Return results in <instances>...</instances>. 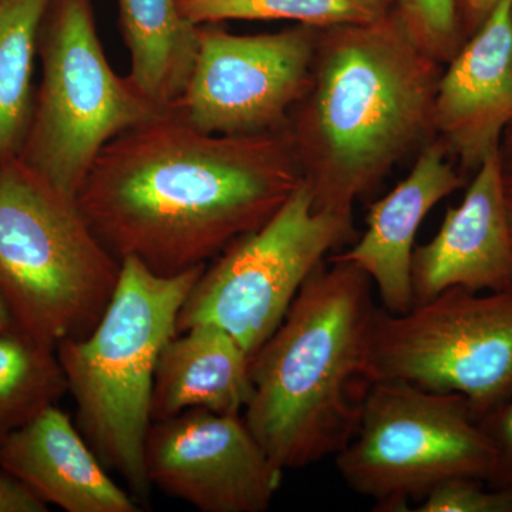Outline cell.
<instances>
[{"label":"cell","mask_w":512,"mask_h":512,"mask_svg":"<svg viewBox=\"0 0 512 512\" xmlns=\"http://www.w3.org/2000/svg\"><path fill=\"white\" fill-rule=\"evenodd\" d=\"M53 0H0V165L19 156L35 92L43 22Z\"/></svg>","instance_id":"18"},{"label":"cell","mask_w":512,"mask_h":512,"mask_svg":"<svg viewBox=\"0 0 512 512\" xmlns=\"http://www.w3.org/2000/svg\"><path fill=\"white\" fill-rule=\"evenodd\" d=\"M319 29L234 35L200 26L190 82L170 113L202 133H281L311 82Z\"/></svg>","instance_id":"10"},{"label":"cell","mask_w":512,"mask_h":512,"mask_svg":"<svg viewBox=\"0 0 512 512\" xmlns=\"http://www.w3.org/2000/svg\"><path fill=\"white\" fill-rule=\"evenodd\" d=\"M352 232V218L318 210L302 180L271 220L205 266L178 315L177 332L212 323L254 356L323 258Z\"/></svg>","instance_id":"8"},{"label":"cell","mask_w":512,"mask_h":512,"mask_svg":"<svg viewBox=\"0 0 512 512\" xmlns=\"http://www.w3.org/2000/svg\"><path fill=\"white\" fill-rule=\"evenodd\" d=\"M497 453L495 467L485 481L490 487L512 491V399L480 419Z\"/></svg>","instance_id":"23"},{"label":"cell","mask_w":512,"mask_h":512,"mask_svg":"<svg viewBox=\"0 0 512 512\" xmlns=\"http://www.w3.org/2000/svg\"><path fill=\"white\" fill-rule=\"evenodd\" d=\"M495 460L463 396L403 380L370 384L355 433L335 456L343 481L383 511H403L448 478L487 481Z\"/></svg>","instance_id":"7"},{"label":"cell","mask_w":512,"mask_h":512,"mask_svg":"<svg viewBox=\"0 0 512 512\" xmlns=\"http://www.w3.org/2000/svg\"><path fill=\"white\" fill-rule=\"evenodd\" d=\"M124 43L130 53L128 80L164 113L190 82L200 26L181 10L180 0H119Z\"/></svg>","instance_id":"17"},{"label":"cell","mask_w":512,"mask_h":512,"mask_svg":"<svg viewBox=\"0 0 512 512\" xmlns=\"http://www.w3.org/2000/svg\"><path fill=\"white\" fill-rule=\"evenodd\" d=\"M500 0H457L458 18L464 39L480 29Z\"/></svg>","instance_id":"25"},{"label":"cell","mask_w":512,"mask_h":512,"mask_svg":"<svg viewBox=\"0 0 512 512\" xmlns=\"http://www.w3.org/2000/svg\"><path fill=\"white\" fill-rule=\"evenodd\" d=\"M143 458L151 487L201 512H265L284 476L242 414L204 409L153 421Z\"/></svg>","instance_id":"11"},{"label":"cell","mask_w":512,"mask_h":512,"mask_svg":"<svg viewBox=\"0 0 512 512\" xmlns=\"http://www.w3.org/2000/svg\"><path fill=\"white\" fill-rule=\"evenodd\" d=\"M42 80L19 158L76 198L100 151L164 111L111 69L93 0H53L39 40Z\"/></svg>","instance_id":"6"},{"label":"cell","mask_w":512,"mask_h":512,"mask_svg":"<svg viewBox=\"0 0 512 512\" xmlns=\"http://www.w3.org/2000/svg\"><path fill=\"white\" fill-rule=\"evenodd\" d=\"M66 393L55 348L15 326L0 332V446Z\"/></svg>","instance_id":"19"},{"label":"cell","mask_w":512,"mask_h":512,"mask_svg":"<svg viewBox=\"0 0 512 512\" xmlns=\"http://www.w3.org/2000/svg\"><path fill=\"white\" fill-rule=\"evenodd\" d=\"M394 13L413 42L431 59L450 62L464 45L457 0H396Z\"/></svg>","instance_id":"21"},{"label":"cell","mask_w":512,"mask_h":512,"mask_svg":"<svg viewBox=\"0 0 512 512\" xmlns=\"http://www.w3.org/2000/svg\"><path fill=\"white\" fill-rule=\"evenodd\" d=\"M447 64L434 97V133L464 173L477 171L512 123L511 0H500Z\"/></svg>","instance_id":"12"},{"label":"cell","mask_w":512,"mask_h":512,"mask_svg":"<svg viewBox=\"0 0 512 512\" xmlns=\"http://www.w3.org/2000/svg\"><path fill=\"white\" fill-rule=\"evenodd\" d=\"M372 281L349 262L320 265L251 357L245 423L282 470L336 456L369 389L377 311Z\"/></svg>","instance_id":"3"},{"label":"cell","mask_w":512,"mask_h":512,"mask_svg":"<svg viewBox=\"0 0 512 512\" xmlns=\"http://www.w3.org/2000/svg\"><path fill=\"white\" fill-rule=\"evenodd\" d=\"M205 266L161 276L137 261H121L116 292L92 332L56 348L76 424L109 471L124 478L138 503L151 485L144 441L158 357L177 335V320Z\"/></svg>","instance_id":"4"},{"label":"cell","mask_w":512,"mask_h":512,"mask_svg":"<svg viewBox=\"0 0 512 512\" xmlns=\"http://www.w3.org/2000/svg\"><path fill=\"white\" fill-rule=\"evenodd\" d=\"M412 282L416 303L451 288H512V234L500 150L485 158L461 204L448 208L436 237L414 248Z\"/></svg>","instance_id":"13"},{"label":"cell","mask_w":512,"mask_h":512,"mask_svg":"<svg viewBox=\"0 0 512 512\" xmlns=\"http://www.w3.org/2000/svg\"><path fill=\"white\" fill-rule=\"evenodd\" d=\"M47 504L0 468V512H46Z\"/></svg>","instance_id":"24"},{"label":"cell","mask_w":512,"mask_h":512,"mask_svg":"<svg viewBox=\"0 0 512 512\" xmlns=\"http://www.w3.org/2000/svg\"><path fill=\"white\" fill-rule=\"evenodd\" d=\"M396 0H180L195 25L225 20H293L315 29L375 22Z\"/></svg>","instance_id":"20"},{"label":"cell","mask_w":512,"mask_h":512,"mask_svg":"<svg viewBox=\"0 0 512 512\" xmlns=\"http://www.w3.org/2000/svg\"><path fill=\"white\" fill-rule=\"evenodd\" d=\"M440 77L394 10L319 29L311 82L285 128L318 210L352 218L355 202L434 133Z\"/></svg>","instance_id":"2"},{"label":"cell","mask_w":512,"mask_h":512,"mask_svg":"<svg viewBox=\"0 0 512 512\" xmlns=\"http://www.w3.org/2000/svg\"><path fill=\"white\" fill-rule=\"evenodd\" d=\"M251 355L231 333L200 323L161 350L151 396V421L192 409L244 414L252 399Z\"/></svg>","instance_id":"16"},{"label":"cell","mask_w":512,"mask_h":512,"mask_svg":"<svg viewBox=\"0 0 512 512\" xmlns=\"http://www.w3.org/2000/svg\"><path fill=\"white\" fill-rule=\"evenodd\" d=\"M505 202H507L508 221L512 234V175H505Z\"/></svg>","instance_id":"28"},{"label":"cell","mask_w":512,"mask_h":512,"mask_svg":"<svg viewBox=\"0 0 512 512\" xmlns=\"http://www.w3.org/2000/svg\"><path fill=\"white\" fill-rule=\"evenodd\" d=\"M13 326L15 325H13L12 316H10L5 299H3L2 293H0V332L13 328Z\"/></svg>","instance_id":"27"},{"label":"cell","mask_w":512,"mask_h":512,"mask_svg":"<svg viewBox=\"0 0 512 512\" xmlns=\"http://www.w3.org/2000/svg\"><path fill=\"white\" fill-rule=\"evenodd\" d=\"M463 185V174L448 161L443 141H430L402 183L370 207L362 238L330 261L349 262L365 272L387 312L410 311L416 303L412 259L417 231L427 214Z\"/></svg>","instance_id":"14"},{"label":"cell","mask_w":512,"mask_h":512,"mask_svg":"<svg viewBox=\"0 0 512 512\" xmlns=\"http://www.w3.org/2000/svg\"><path fill=\"white\" fill-rule=\"evenodd\" d=\"M0 468L66 512H138L140 505L59 406L47 407L0 446Z\"/></svg>","instance_id":"15"},{"label":"cell","mask_w":512,"mask_h":512,"mask_svg":"<svg viewBox=\"0 0 512 512\" xmlns=\"http://www.w3.org/2000/svg\"><path fill=\"white\" fill-rule=\"evenodd\" d=\"M302 180L285 130L220 136L165 113L111 140L76 201L120 262L173 276L261 228Z\"/></svg>","instance_id":"1"},{"label":"cell","mask_w":512,"mask_h":512,"mask_svg":"<svg viewBox=\"0 0 512 512\" xmlns=\"http://www.w3.org/2000/svg\"><path fill=\"white\" fill-rule=\"evenodd\" d=\"M511 19H512V0H511Z\"/></svg>","instance_id":"29"},{"label":"cell","mask_w":512,"mask_h":512,"mask_svg":"<svg viewBox=\"0 0 512 512\" xmlns=\"http://www.w3.org/2000/svg\"><path fill=\"white\" fill-rule=\"evenodd\" d=\"M370 382L457 393L481 419L512 399V288H451L410 311H377Z\"/></svg>","instance_id":"9"},{"label":"cell","mask_w":512,"mask_h":512,"mask_svg":"<svg viewBox=\"0 0 512 512\" xmlns=\"http://www.w3.org/2000/svg\"><path fill=\"white\" fill-rule=\"evenodd\" d=\"M501 161L505 175H512V123L504 133V143L500 147Z\"/></svg>","instance_id":"26"},{"label":"cell","mask_w":512,"mask_h":512,"mask_svg":"<svg viewBox=\"0 0 512 512\" xmlns=\"http://www.w3.org/2000/svg\"><path fill=\"white\" fill-rule=\"evenodd\" d=\"M414 511L512 512V491L490 487L481 478H448L431 488Z\"/></svg>","instance_id":"22"},{"label":"cell","mask_w":512,"mask_h":512,"mask_svg":"<svg viewBox=\"0 0 512 512\" xmlns=\"http://www.w3.org/2000/svg\"><path fill=\"white\" fill-rule=\"evenodd\" d=\"M120 272L76 198L19 157L0 165V293L15 328L55 349L89 335Z\"/></svg>","instance_id":"5"}]
</instances>
